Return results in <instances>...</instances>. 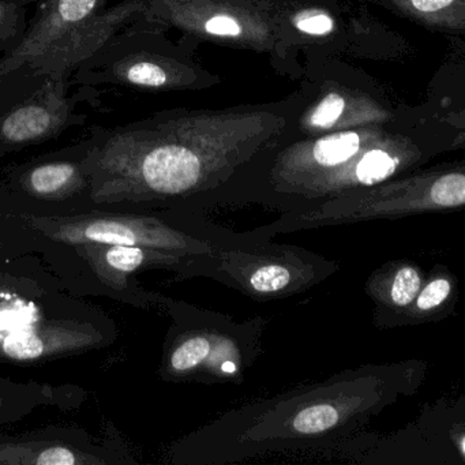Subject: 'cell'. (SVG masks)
I'll return each instance as SVG.
<instances>
[{"label": "cell", "mask_w": 465, "mask_h": 465, "mask_svg": "<svg viewBox=\"0 0 465 465\" xmlns=\"http://www.w3.org/2000/svg\"><path fill=\"white\" fill-rule=\"evenodd\" d=\"M54 116L42 105H28L9 116L2 126V134L13 143L35 140L50 132Z\"/></svg>", "instance_id": "11"}, {"label": "cell", "mask_w": 465, "mask_h": 465, "mask_svg": "<svg viewBox=\"0 0 465 465\" xmlns=\"http://www.w3.org/2000/svg\"><path fill=\"white\" fill-rule=\"evenodd\" d=\"M219 167L181 143H164L137 154L133 165H124L134 192L145 197H183L205 190Z\"/></svg>", "instance_id": "5"}, {"label": "cell", "mask_w": 465, "mask_h": 465, "mask_svg": "<svg viewBox=\"0 0 465 465\" xmlns=\"http://www.w3.org/2000/svg\"><path fill=\"white\" fill-rule=\"evenodd\" d=\"M388 391L377 377L345 378L331 388L314 389L292 401H282L272 410V418L263 416L260 424H279V429L269 431L271 440L318 437L336 431L353 418L377 412Z\"/></svg>", "instance_id": "3"}, {"label": "cell", "mask_w": 465, "mask_h": 465, "mask_svg": "<svg viewBox=\"0 0 465 465\" xmlns=\"http://www.w3.org/2000/svg\"><path fill=\"white\" fill-rule=\"evenodd\" d=\"M457 280L446 268H438L424 279L410 307L401 312L404 323H424L440 320L456 304Z\"/></svg>", "instance_id": "9"}, {"label": "cell", "mask_w": 465, "mask_h": 465, "mask_svg": "<svg viewBox=\"0 0 465 465\" xmlns=\"http://www.w3.org/2000/svg\"><path fill=\"white\" fill-rule=\"evenodd\" d=\"M453 2L454 0H412V5L419 12L434 13L445 9Z\"/></svg>", "instance_id": "19"}, {"label": "cell", "mask_w": 465, "mask_h": 465, "mask_svg": "<svg viewBox=\"0 0 465 465\" xmlns=\"http://www.w3.org/2000/svg\"><path fill=\"white\" fill-rule=\"evenodd\" d=\"M206 32L214 36L233 37L241 34V25L238 21L228 15H217L211 18L205 25Z\"/></svg>", "instance_id": "17"}, {"label": "cell", "mask_w": 465, "mask_h": 465, "mask_svg": "<svg viewBox=\"0 0 465 465\" xmlns=\"http://www.w3.org/2000/svg\"><path fill=\"white\" fill-rule=\"evenodd\" d=\"M75 173V168L67 163L42 165L32 171L29 186L37 194H55L74 181Z\"/></svg>", "instance_id": "13"}, {"label": "cell", "mask_w": 465, "mask_h": 465, "mask_svg": "<svg viewBox=\"0 0 465 465\" xmlns=\"http://www.w3.org/2000/svg\"><path fill=\"white\" fill-rule=\"evenodd\" d=\"M345 102L341 96L337 94H331L321 102V104L315 108L312 113L310 124L318 129H329L333 126L340 116H341L342 111H344Z\"/></svg>", "instance_id": "14"}, {"label": "cell", "mask_w": 465, "mask_h": 465, "mask_svg": "<svg viewBox=\"0 0 465 465\" xmlns=\"http://www.w3.org/2000/svg\"><path fill=\"white\" fill-rule=\"evenodd\" d=\"M29 462L39 465H73L85 462V460H81L72 449L53 446L40 450L34 459L29 460Z\"/></svg>", "instance_id": "16"}, {"label": "cell", "mask_w": 465, "mask_h": 465, "mask_svg": "<svg viewBox=\"0 0 465 465\" xmlns=\"http://www.w3.org/2000/svg\"><path fill=\"white\" fill-rule=\"evenodd\" d=\"M220 271L252 298H282L314 282L315 269L295 252L252 254L242 250L216 252Z\"/></svg>", "instance_id": "6"}, {"label": "cell", "mask_w": 465, "mask_h": 465, "mask_svg": "<svg viewBox=\"0 0 465 465\" xmlns=\"http://www.w3.org/2000/svg\"><path fill=\"white\" fill-rule=\"evenodd\" d=\"M401 159L383 149H371L342 178L336 189L337 195L348 194L358 189H370L391 179L399 171Z\"/></svg>", "instance_id": "10"}, {"label": "cell", "mask_w": 465, "mask_h": 465, "mask_svg": "<svg viewBox=\"0 0 465 465\" xmlns=\"http://www.w3.org/2000/svg\"><path fill=\"white\" fill-rule=\"evenodd\" d=\"M105 0H53L43 13L34 31L23 45L0 66V74L23 64L61 69L85 56L91 45L113 34L122 20L124 9H115L103 17H94Z\"/></svg>", "instance_id": "2"}, {"label": "cell", "mask_w": 465, "mask_h": 465, "mask_svg": "<svg viewBox=\"0 0 465 465\" xmlns=\"http://www.w3.org/2000/svg\"><path fill=\"white\" fill-rule=\"evenodd\" d=\"M66 341V337L56 340V336L53 334L25 331V333L5 337L2 340V350L5 355L10 358L17 361H31L56 350L58 345L64 344Z\"/></svg>", "instance_id": "12"}, {"label": "cell", "mask_w": 465, "mask_h": 465, "mask_svg": "<svg viewBox=\"0 0 465 465\" xmlns=\"http://www.w3.org/2000/svg\"><path fill=\"white\" fill-rule=\"evenodd\" d=\"M423 282V272L412 261H391L369 277L366 292L381 309L401 314L415 301Z\"/></svg>", "instance_id": "8"}, {"label": "cell", "mask_w": 465, "mask_h": 465, "mask_svg": "<svg viewBox=\"0 0 465 465\" xmlns=\"http://www.w3.org/2000/svg\"><path fill=\"white\" fill-rule=\"evenodd\" d=\"M126 80L135 85L160 88L167 83V74L162 67L149 62L133 64L126 70Z\"/></svg>", "instance_id": "15"}, {"label": "cell", "mask_w": 465, "mask_h": 465, "mask_svg": "<svg viewBox=\"0 0 465 465\" xmlns=\"http://www.w3.org/2000/svg\"><path fill=\"white\" fill-rule=\"evenodd\" d=\"M48 235L66 243H99L108 246H141L193 258L214 257L217 249L208 242L173 230L157 220L100 217L77 222L40 224Z\"/></svg>", "instance_id": "4"}, {"label": "cell", "mask_w": 465, "mask_h": 465, "mask_svg": "<svg viewBox=\"0 0 465 465\" xmlns=\"http://www.w3.org/2000/svg\"><path fill=\"white\" fill-rule=\"evenodd\" d=\"M372 187L375 189L337 195L310 211L287 214L273 225V230L290 232L370 220L400 219L457 211L465 203V175L461 171L442 173L429 181Z\"/></svg>", "instance_id": "1"}, {"label": "cell", "mask_w": 465, "mask_h": 465, "mask_svg": "<svg viewBox=\"0 0 465 465\" xmlns=\"http://www.w3.org/2000/svg\"><path fill=\"white\" fill-rule=\"evenodd\" d=\"M298 28L310 35H326L333 29V21L325 15H312L299 21Z\"/></svg>", "instance_id": "18"}, {"label": "cell", "mask_w": 465, "mask_h": 465, "mask_svg": "<svg viewBox=\"0 0 465 465\" xmlns=\"http://www.w3.org/2000/svg\"><path fill=\"white\" fill-rule=\"evenodd\" d=\"M170 369L176 375L205 371L214 378H233L241 371L242 353L230 337L198 331L184 337L173 348Z\"/></svg>", "instance_id": "7"}]
</instances>
